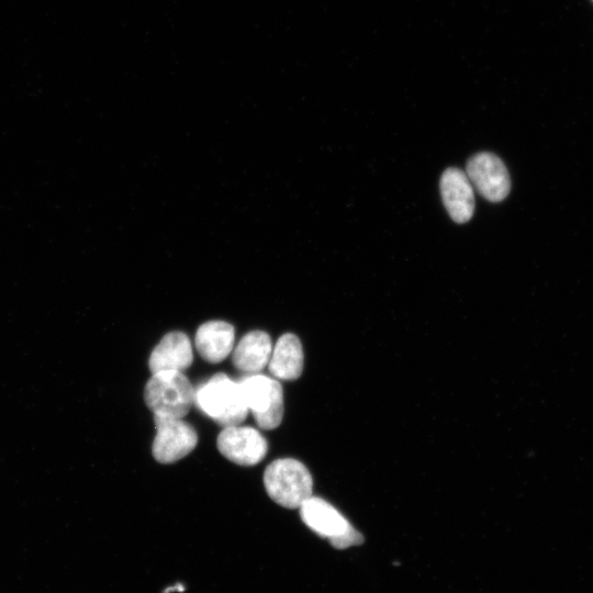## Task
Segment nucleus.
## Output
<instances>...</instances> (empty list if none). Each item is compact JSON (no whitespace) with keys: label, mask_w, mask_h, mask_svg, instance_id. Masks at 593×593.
<instances>
[{"label":"nucleus","mask_w":593,"mask_h":593,"mask_svg":"<svg viewBox=\"0 0 593 593\" xmlns=\"http://www.w3.org/2000/svg\"><path fill=\"white\" fill-rule=\"evenodd\" d=\"M195 391L180 371L153 373L144 389L147 407L164 417L183 418L194 403Z\"/></svg>","instance_id":"nucleus-2"},{"label":"nucleus","mask_w":593,"mask_h":593,"mask_svg":"<svg viewBox=\"0 0 593 593\" xmlns=\"http://www.w3.org/2000/svg\"><path fill=\"white\" fill-rule=\"evenodd\" d=\"M235 339L233 325L224 321H209L199 326L194 344L199 355L208 362L217 363L232 351Z\"/></svg>","instance_id":"nucleus-11"},{"label":"nucleus","mask_w":593,"mask_h":593,"mask_svg":"<svg viewBox=\"0 0 593 593\" xmlns=\"http://www.w3.org/2000/svg\"><path fill=\"white\" fill-rule=\"evenodd\" d=\"M194 403L223 428L239 425L248 413L239 382L224 373H216L203 383L195 391Z\"/></svg>","instance_id":"nucleus-1"},{"label":"nucleus","mask_w":593,"mask_h":593,"mask_svg":"<svg viewBox=\"0 0 593 593\" xmlns=\"http://www.w3.org/2000/svg\"><path fill=\"white\" fill-rule=\"evenodd\" d=\"M466 175L488 201L500 202L511 190L508 171L501 158L492 153L473 155L467 163Z\"/></svg>","instance_id":"nucleus-7"},{"label":"nucleus","mask_w":593,"mask_h":593,"mask_svg":"<svg viewBox=\"0 0 593 593\" xmlns=\"http://www.w3.org/2000/svg\"><path fill=\"white\" fill-rule=\"evenodd\" d=\"M193 361L192 346L182 332H170L153 349L148 367L153 373L160 371L183 372Z\"/></svg>","instance_id":"nucleus-10"},{"label":"nucleus","mask_w":593,"mask_h":593,"mask_svg":"<svg viewBox=\"0 0 593 593\" xmlns=\"http://www.w3.org/2000/svg\"><path fill=\"white\" fill-rule=\"evenodd\" d=\"M264 484L270 499L286 508H300L312 496V475L296 459L283 458L269 463Z\"/></svg>","instance_id":"nucleus-3"},{"label":"nucleus","mask_w":593,"mask_h":593,"mask_svg":"<svg viewBox=\"0 0 593 593\" xmlns=\"http://www.w3.org/2000/svg\"><path fill=\"white\" fill-rule=\"evenodd\" d=\"M304 524L336 549L363 542V536L327 501L311 496L300 506Z\"/></svg>","instance_id":"nucleus-4"},{"label":"nucleus","mask_w":593,"mask_h":593,"mask_svg":"<svg viewBox=\"0 0 593 593\" xmlns=\"http://www.w3.org/2000/svg\"><path fill=\"white\" fill-rule=\"evenodd\" d=\"M156 436L152 452L160 463H171L190 454L198 443L194 428L182 418L154 415Z\"/></svg>","instance_id":"nucleus-6"},{"label":"nucleus","mask_w":593,"mask_h":593,"mask_svg":"<svg viewBox=\"0 0 593 593\" xmlns=\"http://www.w3.org/2000/svg\"><path fill=\"white\" fill-rule=\"evenodd\" d=\"M216 445L226 459L240 466L259 463L268 450L267 440L259 430L239 425L224 427Z\"/></svg>","instance_id":"nucleus-8"},{"label":"nucleus","mask_w":593,"mask_h":593,"mask_svg":"<svg viewBox=\"0 0 593 593\" xmlns=\"http://www.w3.org/2000/svg\"><path fill=\"white\" fill-rule=\"evenodd\" d=\"M303 349L300 339L292 333L283 334L272 348L268 362L270 373L279 379H298L303 370Z\"/></svg>","instance_id":"nucleus-13"},{"label":"nucleus","mask_w":593,"mask_h":593,"mask_svg":"<svg viewBox=\"0 0 593 593\" xmlns=\"http://www.w3.org/2000/svg\"><path fill=\"white\" fill-rule=\"evenodd\" d=\"M248 411L261 429H273L283 417L281 384L267 376L254 374L239 382Z\"/></svg>","instance_id":"nucleus-5"},{"label":"nucleus","mask_w":593,"mask_h":593,"mask_svg":"<svg viewBox=\"0 0 593 593\" xmlns=\"http://www.w3.org/2000/svg\"><path fill=\"white\" fill-rule=\"evenodd\" d=\"M440 193L446 210L456 223H466L472 217L474 192L465 171L447 168L440 178Z\"/></svg>","instance_id":"nucleus-9"},{"label":"nucleus","mask_w":593,"mask_h":593,"mask_svg":"<svg viewBox=\"0 0 593 593\" xmlns=\"http://www.w3.org/2000/svg\"><path fill=\"white\" fill-rule=\"evenodd\" d=\"M271 353L270 336L262 331H251L245 334L236 345L232 361L240 371L259 372L268 365Z\"/></svg>","instance_id":"nucleus-12"}]
</instances>
